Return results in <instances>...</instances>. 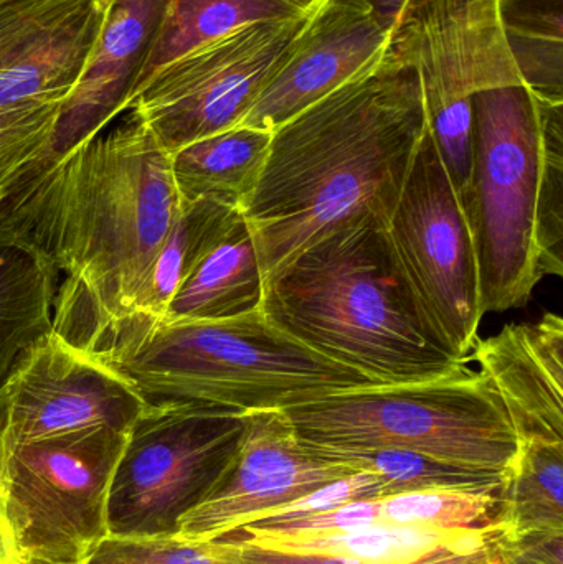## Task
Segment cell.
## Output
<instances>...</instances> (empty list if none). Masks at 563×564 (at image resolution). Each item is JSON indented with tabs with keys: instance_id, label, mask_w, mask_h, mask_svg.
I'll return each mask as SVG.
<instances>
[{
	"instance_id": "cell-32",
	"label": "cell",
	"mask_w": 563,
	"mask_h": 564,
	"mask_svg": "<svg viewBox=\"0 0 563 564\" xmlns=\"http://www.w3.org/2000/svg\"><path fill=\"white\" fill-rule=\"evenodd\" d=\"M502 560L505 564H563V532L508 536Z\"/></svg>"
},
{
	"instance_id": "cell-18",
	"label": "cell",
	"mask_w": 563,
	"mask_h": 564,
	"mask_svg": "<svg viewBox=\"0 0 563 564\" xmlns=\"http://www.w3.org/2000/svg\"><path fill=\"white\" fill-rule=\"evenodd\" d=\"M111 0H83L0 69V108L63 102L75 88Z\"/></svg>"
},
{
	"instance_id": "cell-17",
	"label": "cell",
	"mask_w": 563,
	"mask_h": 564,
	"mask_svg": "<svg viewBox=\"0 0 563 564\" xmlns=\"http://www.w3.org/2000/svg\"><path fill=\"white\" fill-rule=\"evenodd\" d=\"M224 536L253 549L286 555L333 556L360 564H423L501 550L509 533L499 522L476 530L377 522L346 532H230Z\"/></svg>"
},
{
	"instance_id": "cell-1",
	"label": "cell",
	"mask_w": 563,
	"mask_h": 564,
	"mask_svg": "<svg viewBox=\"0 0 563 564\" xmlns=\"http://www.w3.org/2000/svg\"><path fill=\"white\" fill-rule=\"evenodd\" d=\"M181 210L171 154L128 105L98 134L7 188L0 234L58 274L52 332L95 355L128 315Z\"/></svg>"
},
{
	"instance_id": "cell-6",
	"label": "cell",
	"mask_w": 563,
	"mask_h": 564,
	"mask_svg": "<svg viewBox=\"0 0 563 564\" xmlns=\"http://www.w3.org/2000/svg\"><path fill=\"white\" fill-rule=\"evenodd\" d=\"M283 413L313 446L412 451L502 477L521 446L495 384L469 367L422 383L337 391Z\"/></svg>"
},
{
	"instance_id": "cell-5",
	"label": "cell",
	"mask_w": 563,
	"mask_h": 564,
	"mask_svg": "<svg viewBox=\"0 0 563 564\" xmlns=\"http://www.w3.org/2000/svg\"><path fill=\"white\" fill-rule=\"evenodd\" d=\"M149 401L283 411L376 387L274 327L263 312L224 321L159 322L101 355Z\"/></svg>"
},
{
	"instance_id": "cell-2",
	"label": "cell",
	"mask_w": 563,
	"mask_h": 564,
	"mask_svg": "<svg viewBox=\"0 0 563 564\" xmlns=\"http://www.w3.org/2000/svg\"><path fill=\"white\" fill-rule=\"evenodd\" d=\"M426 131L419 73L390 42L346 85L273 131L240 208L264 280L350 221L389 227Z\"/></svg>"
},
{
	"instance_id": "cell-16",
	"label": "cell",
	"mask_w": 563,
	"mask_h": 564,
	"mask_svg": "<svg viewBox=\"0 0 563 564\" xmlns=\"http://www.w3.org/2000/svg\"><path fill=\"white\" fill-rule=\"evenodd\" d=\"M472 358L495 384L521 441H563V321L542 315L478 338Z\"/></svg>"
},
{
	"instance_id": "cell-7",
	"label": "cell",
	"mask_w": 563,
	"mask_h": 564,
	"mask_svg": "<svg viewBox=\"0 0 563 564\" xmlns=\"http://www.w3.org/2000/svg\"><path fill=\"white\" fill-rule=\"evenodd\" d=\"M245 414L217 404L149 403L129 430L112 476L109 535L175 533L230 467Z\"/></svg>"
},
{
	"instance_id": "cell-13",
	"label": "cell",
	"mask_w": 563,
	"mask_h": 564,
	"mask_svg": "<svg viewBox=\"0 0 563 564\" xmlns=\"http://www.w3.org/2000/svg\"><path fill=\"white\" fill-rule=\"evenodd\" d=\"M359 470L314 453L294 433L283 411L245 414L240 447L220 482L182 517L174 535L220 539L264 513Z\"/></svg>"
},
{
	"instance_id": "cell-35",
	"label": "cell",
	"mask_w": 563,
	"mask_h": 564,
	"mask_svg": "<svg viewBox=\"0 0 563 564\" xmlns=\"http://www.w3.org/2000/svg\"><path fill=\"white\" fill-rule=\"evenodd\" d=\"M19 564H58V563H50L43 562V560H22Z\"/></svg>"
},
{
	"instance_id": "cell-28",
	"label": "cell",
	"mask_w": 563,
	"mask_h": 564,
	"mask_svg": "<svg viewBox=\"0 0 563 564\" xmlns=\"http://www.w3.org/2000/svg\"><path fill=\"white\" fill-rule=\"evenodd\" d=\"M63 102H23L0 108V192L45 152Z\"/></svg>"
},
{
	"instance_id": "cell-23",
	"label": "cell",
	"mask_w": 563,
	"mask_h": 564,
	"mask_svg": "<svg viewBox=\"0 0 563 564\" xmlns=\"http://www.w3.org/2000/svg\"><path fill=\"white\" fill-rule=\"evenodd\" d=\"M58 274L25 245L0 234V387L19 358L52 332Z\"/></svg>"
},
{
	"instance_id": "cell-3",
	"label": "cell",
	"mask_w": 563,
	"mask_h": 564,
	"mask_svg": "<svg viewBox=\"0 0 563 564\" xmlns=\"http://www.w3.org/2000/svg\"><path fill=\"white\" fill-rule=\"evenodd\" d=\"M261 312L376 384L440 380L468 367L433 322L386 225L372 218L331 231L268 276Z\"/></svg>"
},
{
	"instance_id": "cell-10",
	"label": "cell",
	"mask_w": 563,
	"mask_h": 564,
	"mask_svg": "<svg viewBox=\"0 0 563 564\" xmlns=\"http://www.w3.org/2000/svg\"><path fill=\"white\" fill-rule=\"evenodd\" d=\"M313 12L255 23L187 53L159 69L128 105L169 154L237 128L290 55Z\"/></svg>"
},
{
	"instance_id": "cell-29",
	"label": "cell",
	"mask_w": 563,
	"mask_h": 564,
	"mask_svg": "<svg viewBox=\"0 0 563 564\" xmlns=\"http://www.w3.org/2000/svg\"><path fill=\"white\" fill-rule=\"evenodd\" d=\"M506 42H563V0H498Z\"/></svg>"
},
{
	"instance_id": "cell-37",
	"label": "cell",
	"mask_w": 563,
	"mask_h": 564,
	"mask_svg": "<svg viewBox=\"0 0 563 564\" xmlns=\"http://www.w3.org/2000/svg\"><path fill=\"white\" fill-rule=\"evenodd\" d=\"M0 2H6V0H0Z\"/></svg>"
},
{
	"instance_id": "cell-20",
	"label": "cell",
	"mask_w": 563,
	"mask_h": 564,
	"mask_svg": "<svg viewBox=\"0 0 563 564\" xmlns=\"http://www.w3.org/2000/svg\"><path fill=\"white\" fill-rule=\"evenodd\" d=\"M237 212L207 198L182 205L181 215L139 285L128 315L106 335L95 351L96 357L164 318L182 282L217 243Z\"/></svg>"
},
{
	"instance_id": "cell-31",
	"label": "cell",
	"mask_w": 563,
	"mask_h": 564,
	"mask_svg": "<svg viewBox=\"0 0 563 564\" xmlns=\"http://www.w3.org/2000/svg\"><path fill=\"white\" fill-rule=\"evenodd\" d=\"M225 539H228V536H225ZM228 540L235 543L241 558L248 564H360L353 562V560L333 558V556L286 555V553L267 552V550L253 549V546L243 545V543L235 542V540ZM502 549L495 550V552L475 553V555L453 556V558L423 564H505Z\"/></svg>"
},
{
	"instance_id": "cell-36",
	"label": "cell",
	"mask_w": 563,
	"mask_h": 564,
	"mask_svg": "<svg viewBox=\"0 0 563 564\" xmlns=\"http://www.w3.org/2000/svg\"><path fill=\"white\" fill-rule=\"evenodd\" d=\"M3 194H6V192H0V207H2Z\"/></svg>"
},
{
	"instance_id": "cell-34",
	"label": "cell",
	"mask_w": 563,
	"mask_h": 564,
	"mask_svg": "<svg viewBox=\"0 0 563 564\" xmlns=\"http://www.w3.org/2000/svg\"><path fill=\"white\" fill-rule=\"evenodd\" d=\"M387 30H392L407 0H367Z\"/></svg>"
},
{
	"instance_id": "cell-24",
	"label": "cell",
	"mask_w": 563,
	"mask_h": 564,
	"mask_svg": "<svg viewBox=\"0 0 563 564\" xmlns=\"http://www.w3.org/2000/svg\"><path fill=\"white\" fill-rule=\"evenodd\" d=\"M509 536L563 532V441H521L498 492Z\"/></svg>"
},
{
	"instance_id": "cell-11",
	"label": "cell",
	"mask_w": 563,
	"mask_h": 564,
	"mask_svg": "<svg viewBox=\"0 0 563 564\" xmlns=\"http://www.w3.org/2000/svg\"><path fill=\"white\" fill-rule=\"evenodd\" d=\"M387 231L436 327L455 354L469 360L485 315L475 245L462 197L429 131Z\"/></svg>"
},
{
	"instance_id": "cell-4",
	"label": "cell",
	"mask_w": 563,
	"mask_h": 564,
	"mask_svg": "<svg viewBox=\"0 0 563 564\" xmlns=\"http://www.w3.org/2000/svg\"><path fill=\"white\" fill-rule=\"evenodd\" d=\"M473 167L463 194L483 314L526 307L563 276V102L524 83L476 93Z\"/></svg>"
},
{
	"instance_id": "cell-9",
	"label": "cell",
	"mask_w": 563,
	"mask_h": 564,
	"mask_svg": "<svg viewBox=\"0 0 563 564\" xmlns=\"http://www.w3.org/2000/svg\"><path fill=\"white\" fill-rule=\"evenodd\" d=\"M128 434L93 427L0 449V489L22 560L85 564L98 549Z\"/></svg>"
},
{
	"instance_id": "cell-14",
	"label": "cell",
	"mask_w": 563,
	"mask_h": 564,
	"mask_svg": "<svg viewBox=\"0 0 563 564\" xmlns=\"http://www.w3.org/2000/svg\"><path fill=\"white\" fill-rule=\"evenodd\" d=\"M389 36L367 0H321L240 126L277 131L362 72Z\"/></svg>"
},
{
	"instance_id": "cell-26",
	"label": "cell",
	"mask_w": 563,
	"mask_h": 564,
	"mask_svg": "<svg viewBox=\"0 0 563 564\" xmlns=\"http://www.w3.org/2000/svg\"><path fill=\"white\" fill-rule=\"evenodd\" d=\"M498 492L433 489L382 497L380 519L442 530L485 529L498 522Z\"/></svg>"
},
{
	"instance_id": "cell-25",
	"label": "cell",
	"mask_w": 563,
	"mask_h": 564,
	"mask_svg": "<svg viewBox=\"0 0 563 564\" xmlns=\"http://www.w3.org/2000/svg\"><path fill=\"white\" fill-rule=\"evenodd\" d=\"M307 446L324 459L344 464L354 470L376 474L386 484L389 496L433 489L496 494L501 489V474L445 463V460L423 456L412 451L343 449V447L313 446V444Z\"/></svg>"
},
{
	"instance_id": "cell-30",
	"label": "cell",
	"mask_w": 563,
	"mask_h": 564,
	"mask_svg": "<svg viewBox=\"0 0 563 564\" xmlns=\"http://www.w3.org/2000/svg\"><path fill=\"white\" fill-rule=\"evenodd\" d=\"M382 499L356 500L337 509L313 516L297 517L283 522H253L235 532L248 533H320L346 532L382 522L380 519Z\"/></svg>"
},
{
	"instance_id": "cell-15",
	"label": "cell",
	"mask_w": 563,
	"mask_h": 564,
	"mask_svg": "<svg viewBox=\"0 0 563 564\" xmlns=\"http://www.w3.org/2000/svg\"><path fill=\"white\" fill-rule=\"evenodd\" d=\"M169 3L171 0H111L82 76L59 109L52 139L26 171L58 161L126 108Z\"/></svg>"
},
{
	"instance_id": "cell-21",
	"label": "cell",
	"mask_w": 563,
	"mask_h": 564,
	"mask_svg": "<svg viewBox=\"0 0 563 564\" xmlns=\"http://www.w3.org/2000/svg\"><path fill=\"white\" fill-rule=\"evenodd\" d=\"M271 139L273 132L237 126L172 152V177L181 204L207 198L240 210L257 187Z\"/></svg>"
},
{
	"instance_id": "cell-8",
	"label": "cell",
	"mask_w": 563,
	"mask_h": 564,
	"mask_svg": "<svg viewBox=\"0 0 563 564\" xmlns=\"http://www.w3.org/2000/svg\"><path fill=\"white\" fill-rule=\"evenodd\" d=\"M389 42L419 73L430 135L463 197L473 167V96L522 83L498 0H407Z\"/></svg>"
},
{
	"instance_id": "cell-12",
	"label": "cell",
	"mask_w": 563,
	"mask_h": 564,
	"mask_svg": "<svg viewBox=\"0 0 563 564\" xmlns=\"http://www.w3.org/2000/svg\"><path fill=\"white\" fill-rule=\"evenodd\" d=\"M148 406L121 371L48 332L0 387V449L93 427L129 431Z\"/></svg>"
},
{
	"instance_id": "cell-22",
	"label": "cell",
	"mask_w": 563,
	"mask_h": 564,
	"mask_svg": "<svg viewBox=\"0 0 563 564\" xmlns=\"http://www.w3.org/2000/svg\"><path fill=\"white\" fill-rule=\"evenodd\" d=\"M321 0H171L132 96L169 63L255 23L306 15ZM129 99V101H131Z\"/></svg>"
},
{
	"instance_id": "cell-19",
	"label": "cell",
	"mask_w": 563,
	"mask_h": 564,
	"mask_svg": "<svg viewBox=\"0 0 563 564\" xmlns=\"http://www.w3.org/2000/svg\"><path fill=\"white\" fill-rule=\"evenodd\" d=\"M263 291L257 247L238 210L217 243L182 282L161 322L224 321L251 314L260 311Z\"/></svg>"
},
{
	"instance_id": "cell-33",
	"label": "cell",
	"mask_w": 563,
	"mask_h": 564,
	"mask_svg": "<svg viewBox=\"0 0 563 564\" xmlns=\"http://www.w3.org/2000/svg\"><path fill=\"white\" fill-rule=\"evenodd\" d=\"M22 562L12 523L7 516L6 500L0 489V564H19Z\"/></svg>"
},
{
	"instance_id": "cell-27",
	"label": "cell",
	"mask_w": 563,
	"mask_h": 564,
	"mask_svg": "<svg viewBox=\"0 0 563 564\" xmlns=\"http://www.w3.org/2000/svg\"><path fill=\"white\" fill-rule=\"evenodd\" d=\"M85 564H248L235 543L220 539H181L174 535H108Z\"/></svg>"
}]
</instances>
